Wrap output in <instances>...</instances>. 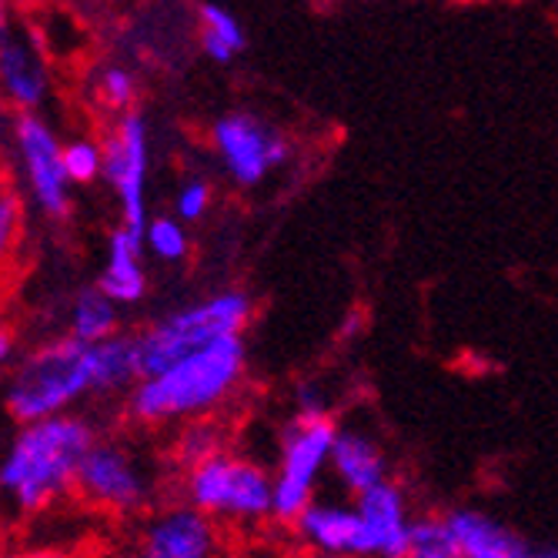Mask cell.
<instances>
[{"instance_id":"obj_9","label":"cell","mask_w":558,"mask_h":558,"mask_svg":"<svg viewBox=\"0 0 558 558\" xmlns=\"http://www.w3.org/2000/svg\"><path fill=\"white\" fill-rule=\"evenodd\" d=\"M128 545L141 558H228L234 538L194 505L174 498L141 515Z\"/></svg>"},{"instance_id":"obj_17","label":"cell","mask_w":558,"mask_h":558,"mask_svg":"<svg viewBox=\"0 0 558 558\" xmlns=\"http://www.w3.org/2000/svg\"><path fill=\"white\" fill-rule=\"evenodd\" d=\"M0 90L21 114H34L47 100V71L24 37L0 34Z\"/></svg>"},{"instance_id":"obj_16","label":"cell","mask_w":558,"mask_h":558,"mask_svg":"<svg viewBox=\"0 0 558 558\" xmlns=\"http://www.w3.org/2000/svg\"><path fill=\"white\" fill-rule=\"evenodd\" d=\"M451 532L459 538L462 558H532V545L501 519H495L475 505H459L445 512Z\"/></svg>"},{"instance_id":"obj_6","label":"cell","mask_w":558,"mask_h":558,"mask_svg":"<svg viewBox=\"0 0 558 558\" xmlns=\"http://www.w3.org/2000/svg\"><path fill=\"white\" fill-rule=\"evenodd\" d=\"M165 475L158 459L124 435H100L77 475V498L87 509L137 522L161 505Z\"/></svg>"},{"instance_id":"obj_21","label":"cell","mask_w":558,"mask_h":558,"mask_svg":"<svg viewBox=\"0 0 558 558\" xmlns=\"http://www.w3.org/2000/svg\"><path fill=\"white\" fill-rule=\"evenodd\" d=\"M144 241V255L147 262H161V265H181L191 255V234L187 225L178 221L174 215H150L147 228L141 231Z\"/></svg>"},{"instance_id":"obj_23","label":"cell","mask_w":558,"mask_h":558,"mask_svg":"<svg viewBox=\"0 0 558 558\" xmlns=\"http://www.w3.org/2000/svg\"><path fill=\"white\" fill-rule=\"evenodd\" d=\"M64 171L68 181L84 187L105 178V144L90 137H74L64 144Z\"/></svg>"},{"instance_id":"obj_1","label":"cell","mask_w":558,"mask_h":558,"mask_svg":"<svg viewBox=\"0 0 558 558\" xmlns=\"http://www.w3.org/2000/svg\"><path fill=\"white\" fill-rule=\"evenodd\" d=\"M141 378L134 335L121 331L111 341L84 344L54 338L21 354L4 385V404L17 425L74 415L94 398H128Z\"/></svg>"},{"instance_id":"obj_30","label":"cell","mask_w":558,"mask_h":558,"mask_svg":"<svg viewBox=\"0 0 558 558\" xmlns=\"http://www.w3.org/2000/svg\"><path fill=\"white\" fill-rule=\"evenodd\" d=\"M21 362V354H17V338L8 331V328H0V372H8Z\"/></svg>"},{"instance_id":"obj_15","label":"cell","mask_w":558,"mask_h":558,"mask_svg":"<svg viewBox=\"0 0 558 558\" xmlns=\"http://www.w3.org/2000/svg\"><path fill=\"white\" fill-rule=\"evenodd\" d=\"M147 255L137 231L118 225L105 247V268L97 275V288L121 308H134L147 298Z\"/></svg>"},{"instance_id":"obj_20","label":"cell","mask_w":558,"mask_h":558,"mask_svg":"<svg viewBox=\"0 0 558 558\" xmlns=\"http://www.w3.org/2000/svg\"><path fill=\"white\" fill-rule=\"evenodd\" d=\"M221 448H228V432L221 428L218 418L181 425L174 432V445H171V465H174V472H181L187 465L211 459V454Z\"/></svg>"},{"instance_id":"obj_22","label":"cell","mask_w":558,"mask_h":558,"mask_svg":"<svg viewBox=\"0 0 558 558\" xmlns=\"http://www.w3.org/2000/svg\"><path fill=\"white\" fill-rule=\"evenodd\" d=\"M404 558H462L459 538H454L445 512H418Z\"/></svg>"},{"instance_id":"obj_3","label":"cell","mask_w":558,"mask_h":558,"mask_svg":"<svg viewBox=\"0 0 558 558\" xmlns=\"http://www.w3.org/2000/svg\"><path fill=\"white\" fill-rule=\"evenodd\" d=\"M247 381V341L228 338L187 359L141 375L124 398V418L137 428H181L218 418Z\"/></svg>"},{"instance_id":"obj_12","label":"cell","mask_w":558,"mask_h":558,"mask_svg":"<svg viewBox=\"0 0 558 558\" xmlns=\"http://www.w3.org/2000/svg\"><path fill=\"white\" fill-rule=\"evenodd\" d=\"M294 551L335 555V558H372V542L354 498L331 492L315 498L288 529Z\"/></svg>"},{"instance_id":"obj_2","label":"cell","mask_w":558,"mask_h":558,"mask_svg":"<svg viewBox=\"0 0 558 558\" xmlns=\"http://www.w3.org/2000/svg\"><path fill=\"white\" fill-rule=\"evenodd\" d=\"M100 428L90 415H58L21 425L0 451V512L34 522L77 495V475Z\"/></svg>"},{"instance_id":"obj_31","label":"cell","mask_w":558,"mask_h":558,"mask_svg":"<svg viewBox=\"0 0 558 558\" xmlns=\"http://www.w3.org/2000/svg\"><path fill=\"white\" fill-rule=\"evenodd\" d=\"M532 558H558V545H542L532 551Z\"/></svg>"},{"instance_id":"obj_24","label":"cell","mask_w":558,"mask_h":558,"mask_svg":"<svg viewBox=\"0 0 558 558\" xmlns=\"http://www.w3.org/2000/svg\"><path fill=\"white\" fill-rule=\"evenodd\" d=\"M24 238V197L0 181V265H4Z\"/></svg>"},{"instance_id":"obj_33","label":"cell","mask_w":558,"mask_h":558,"mask_svg":"<svg viewBox=\"0 0 558 558\" xmlns=\"http://www.w3.org/2000/svg\"><path fill=\"white\" fill-rule=\"evenodd\" d=\"M8 27V0H0V34Z\"/></svg>"},{"instance_id":"obj_28","label":"cell","mask_w":558,"mask_h":558,"mask_svg":"<svg viewBox=\"0 0 558 558\" xmlns=\"http://www.w3.org/2000/svg\"><path fill=\"white\" fill-rule=\"evenodd\" d=\"M228 558H294V551L281 548L278 542H265L262 535H255V538H244L241 545H234Z\"/></svg>"},{"instance_id":"obj_13","label":"cell","mask_w":558,"mask_h":558,"mask_svg":"<svg viewBox=\"0 0 558 558\" xmlns=\"http://www.w3.org/2000/svg\"><path fill=\"white\" fill-rule=\"evenodd\" d=\"M354 505H359L368 542H372V558H404L412 525L418 519L409 488L391 475L388 482L354 498Z\"/></svg>"},{"instance_id":"obj_27","label":"cell","mask_w":558,"mask_h":558,"mask_svg":"<svg viewBox=\"0 0 558 558\" xmlns=\"http://www.w3.org/2000/svg\"><path fill=\"white\" fill-rule=\"evenodd\" d=\"M291 415H304V418H322V415H331V404H328V395L318 381H301L294 388V409Z\"/></svg>"},{"instance_id":"obj_5","label":"cell","mask_w":558,"mask_h":558,"mask_svg":"<svg viewBox=\"0 0 558 558\" xmlns=\"http://www.w3.org/2000/svg\"><path fill=\"white\" fill-rule=\"evenodd\" d=\"M251 318H255V298L241 288H218L205 298L178 304L134 331L141 375H155L218 341L244 338Z\"/></svg>"},{"instance_id":"obj_7","label":"cell","mask_w":558,"mask_h":558,"mask_svg":"<svg viewBox=\"0 0 558 558\" xmlns=\"http://www.w3.org/2000/svg\"><path fill=\"white\" fill-rule=\"evenodd\" d=\"M338 418H304L291 415L278 428L275 441V529H291L298 515L308 509L315 498L325 495V482L331 478V448L338 435Z\"/></svg>"},{"instance_id":"obj_25","label":"cell","mask_w":558,"mask_h":558,"mask_svg":"<svg viewBox=\"0 0 558 558\" xmlns=\"http://www.w3.org/2000/svg\"><path fill=\"white\" fill-rule=\"evenodd\" d=\"M97 94H100V105L124 118V114H131V105L137 100V77L128 68L111 64L97 77Z\"/></svg>"},{"instance_id":"obj_4","label":"cell","mask_w":558,"mask_h":558,"mask_svg":"<svg viewBox=\"0 0 558 558\" xmlns=\"http://www.w3.org/2000/svg\"><path fill=\"white\" fill-rule=\"evenodd\" d=\"M178 475V498L215 519L231 538H255L275 525V482L271 465L258 462L234 445L211 459L187 465Z\"/></svg>"},{"instance_id":"obj_8","label":"cell","mask_w":558,"mask_h":558,"mask_svg":"<svg viewBox=\"0 0 558 558\" xmlns=\"http://www.w3.org/2000/svg\"><path fill=\"white\" fill-rule=\"evenodd\" d=\"M11 155L21 174V191L44 218L71 215V181L64 171V144L40 114L11 121Z\"/></svg>"},{"instance_id":"obj_11","label":"cell","mask_w":558,"mask_h":558,"mask_svg":"<svg viewBox=\"0 0 558 558\" xmlns=\"http://www.w3.org/2000/svg\"><path fill=\"white\" fill-rule=\"evenodd\" d=\"M147 174H150V131L141 114H124L105 137V181L118 197L121 225L144 231L150 221L147 208Z\"/></svg>"},{"instance_id":"obj_19","label":"cell","mask_w":558,"mask_h":558,"mask_svg":"<svg viewBox=\"0 0 558 558\" xmlns=\"http://www.w3.org/2000/svg\"><path fill=\"white\" fill-rule=\"evenodd\" d=\"M197 37H201V50H205V58L211 64H231L244 54V47H247L244 24L225 4H201Z\"/></svg>"},{"instance_id":"obj_10","label":"cell","mask_w":558,"mask_h":558,"mask_svg":"<svg viewBox=\"0 0 558 558\" xmlns=\"http://www.w3.org/2000/svg\"><path fill=\"white\" fill-rule=\"evenodd\" d=\"M211 147L218 165L238 187H258L294 155L291 141L251 111L221 114L211 124Z\"/></svg>"},{"instance_id":"obj_29","label":"cell","mask_w":558,"mask_h":558,"mask_svg":"<svg viewBox=\"0 0 558 558\" xmlns=\"http://www.w3.org/2000/svg\"><path fill=\"white\" fill-rule=\"evenodd\" d=\"M0 558H77V555L61 551V548H47V545H34V542H21L11 548H0Z\"/></svg>"},{"instance_id":"obj_18","label":"cell","mask_w":558,"mask_h":558,"mask_svg":"<svg viewBox=\"0 0 558 558\" xmlns=\"http://www.w3.org/2000/svg\"><path fill=\"white\" fill-rule=\"evenodd\" d=\"M121 335V304L111 301L97 284L81 288L68 308V338L84 344H100Z\"/></svg>"},{"instance_id":"obj_14","label":"cell","mask_w":558,"mask_h":558,"mask_svg":"<svg viewBox=\"0 0 558 558\" xmlns=\"http://www.w3.org/2000/svg\"><path fill=\"white\" fill-rule=\"evenodd\" d=\"M391 478V462L385 445L359 425H338L331 448V485L335 492L359 498L368 488Z\"/></svg>"},{"instance_id":"obj_26","label":"cell","mask_w":558,"mask_h":558,"mask_svg":"<svg viewBox=\"0 0 558 558\" xmlns=\"http://www.w3.org/2000/svg\"><path fill=\"white\" fill-rule=\"evenodd\" d=\"M211 201H215V187H211V181H205V178H187L181 187H178V194H174V208H171V215L178 218V221H184V225H194V221H201L208 211H211Z\"/></svg>"},{"instance_id":"obj_34","label":"cell","mask_w":558,"mask_h":558,"mask_svg":"<svg viewBox=\"0 0 558 558\" xmlns=\"http://www.w3.org/2000/svg\"><path fill=\"white\" fill-rule=\"evenodd\" d=\"M294 558H335V555H312V551H294Z\"/></svg>"},{"instance_id":"obj_32","label":"cell","mask_w":558,"mask_h":558,"mask_svg":"<svg viewBox=\"0 0 558 558\" xmlns=\"http://www.w3.org/2000/svg\"><path fill=\"white\" fill-rule=\"evenodd\" d=\"M108 558H141V555H137L131 545H124V548H118V551H114V555H108Z\"/></svg>"}]
</instances>
